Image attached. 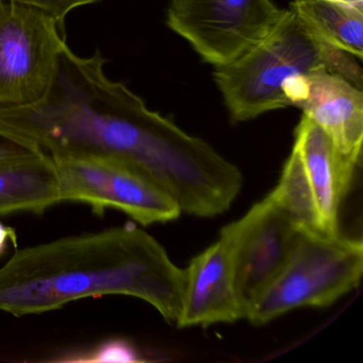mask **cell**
I'll return each mask as SVG.
<instances>
[{
  "label": "cell",
  "mask_w": 363,
  "mask_h": 363,
  "mask_svg": "<svg viewBox=\"0 0 363 363\" xmlns=\"http://www.w3.org/2000/svg\"><path fill=\"white\" fill-rule=\"evenodd\" d=\"M12 1L24 4V5L42 10L48 16L54 18L63 28L65 18L69 12L73 11L76 8L82 7V6L96 3L99 0H12Z\"/></svg>",
  "instance_id": "cell-16"
},
{
  "label": "cell",
  "mask_w": 363,
  "mask_h": 363,
  "mask_svg": "<svg viewBox=\"0 0 363 363\" xmlns=\"http://www.w3.org/2000/svg\"><path fill=\"white\" fill-rule=\"evenodd\" d=\"M82 362H141L137 348L126 340L113 339L103 342L90 352L82 354Z\"/></svg>",
  "instance_id": "cell-15"
},
{
  "label": "cell",
  "mask_w": 363,
  "mask_h": 363,
  "mask_svg": "<svg viewBox=\"0 0 363 363\" xmlns=\"http://www.w3.org/2000/svg\"><path fill=\"white\" fill-rule=\"evenodd\" d=\"M63 29L38 8L0 0V109L31 106L52 84Z\"/></svg>",
  "instance_id": "cell-5"
},
{
  "label": "cell",
  "mask_w": 363,
  "mask_h": 363,
  "mask_svg": "<svg viewBox=\"0 0 363 363\" xmlns=\"http://www.w3.org/2000/svg\"><path fill=\"white\" fill-rule=\"evenodd\" d=\"M16 233L9 227H6L5 225L0 223V256L5 252L6 247H7L8 242L16 241Z\"/></svg>",
  "instance_id": "cell-18"
},
{
  "label": "cell",
  "mask_w": 363,
  "mask_h": 363,
  "mask_svg": "<svg viewBox=\"0 0 363 363\" xmlns=\"http://www.w3.org/2000/svg\"><path fill=\"white\" fill-rule=\"evenodd\" d=\"M292 150L303 165L320 229L327 235H339L340 207L357 165L345 160L326 133L305 114L295 129Z\"/></svg>",
  "instance_id": "cell-11"
},
{
  "label": "cell",
  "mask_w": 363,
  "mask_h": 363,
  "mask_svg": "<svg viewBox=\"0 0 363 363\" xmlns=\"http://www.w3.org/2000/svg\"><path fill=\"white\" fill-rule=\"evenodd\" d=\"M184 269L135 225L61 238L18 250L0 267V311L45 313L105 295L137 297L177 323Z\"/></svg>",
  "instance_id": "cell-2"
},
{
  "label": "cell",
  "mask_w": 363,
  "mask_h": 363,
  "mask_svg": "<svg viewBox=\"0 0 363 363\" xmlns=\"http://www.w3.org/2000/svg\"><path fill=\"white\" fill-rule=\"evenodd\" d=\"M101 52L84 58L65 45L45 96L0 109V129L52 158L96 157L124 163L160 186L182 213L212 218L237 199L243 176L207 142L146 107L106 76Z\"/></svg>",
  "instance_id": "cell-1"
},
{
  "label": "cell",
  "mask_w": 363,
  "mask_h": 363,
  "mask_svg": "<svg viewBox=\"0 0 363 363\" xmlns=\"http://www.w3.org/2000/svg\"><path fill=\"white\" fill-rule=\"evenodd\" d=\"M58 174L60 203L90 206L96 213L120 210L142 225L177 220V203L137 169L96 157L52 158Z\"/></svg>",
  "instance_id": "cell-7"
},
{
  "label": "cell",
  "mask_w": 363,
  "mask_h": 363,
  "mask_svg": "<svg viewBox=\"0 0 363 363\" xmlns=\"http://www.w3.org/2000/svg\"><path fill=\"white\" fill-rule=\"evenodd\" d=\"M344 1H350V3L363 4V0H344Z\"/></svg>",
  "instance_id": "cell-19"
},
{
  "label": "cell",
  "mask_w": 363,
  "mask_h": 363,
  "mask_svg": "<svg viewBox=\"0 0 363 363\" xmlns=\"http://www.w3.org/2000/svg\"><path fill=\"white\" fill-rule=\"evenodd\" d=\"M320 69L335 72L362 90L356 57L320 40L289 9L262 41L230 65L216 67L213 76L231 118L245 122L289 107L293 84Z\"/></svg>",
  "instance_id": "cell-3"
},
{
  "label": "cell",
  "mask_w": 363,
  "mask_h": 363,
  "mask_svg": "<svg viewBox=\"0 0 363 363\" xmlns=\"http://www.w3.org/2000/svg\"><path fill=\"white\" fill-rule=\"evenodd\" d=\"M361 240L301 231L279 271L250 301L246 320L267 324L301 307H327L360 284Z\"/></svg>",
  "instance_id": "cell-4"
},
{
  "label": "cell",
  "mask_w": 363,
  "mask_h": 363,
  "mask_svg": "<svg viewBox=\"0 0 363 363\" xmlns=\"http://www.w3.org/2000/svg\"><path fill=\"white\" fill-rule=\"evenodd\" d=\"M60 203L58 174L45 152L0 161V216L16 212L42 213Z\"/></svg>",
  "instance_id": "cell-12"
},
{
  "label": "cell",
  "mask_w": 363,
  "mask_h": 363,
  "mask_svg": "<svg viewBox=\"0 0 363 363\" xmlns=\"http://www.w3.org/2000/svg\"><path fill=\"white\" fill-rule=\"evenodd\" d=\"M42 152L33 144L0 129V161L27 158Z\"/></svg>",
  "instance_id": "cell-17"
},
{
  "label": "cell",
  "mask_w": 363,
  "mask_h": 363,
  "mask_svg": "<svg viewBox=\"0 0 363 363\" xmlns=\"http://www.w3.org/2000/svg\"><path fill=\"white\" fill-rule=\"evenodd\" d=\"M184 273L178 327L208 326L245 318L246 306L235 284L230 245L223 235L194 257Z\"/></svg>",
  "instance_id": "cell-10"
},
{
  "label": "cell",
  "mask_w": 363,
  "mask_h": 363,
  "mask_svg": "<svg viewBox=\"0 0 363 363\" xmlns=\"http://www.w3.org/2000/svg\"><path fill=\"white\" fill-rule=\"evenodd\" d=\"M290 9L320 40L362 60L363 4L293 0Z\"/></svg>",
  "instance_id": "cell-13"
},
{
  "label": "cell",
  "mask_w": 363,
  "mask_h": 363,
  "mask_svg": "<svg viewBox=\"0 0 363 363\" xmlns=\"http://www.w3.org/2000/svg\"><path fill=\"white\" fill-rule=\"evenodd\" d=\"M289 106L303 110L328 135L348 162H360L363 142V93L335 72L320 69L297 80Z\"/></svg>",
  "instance_id": "cell-9"
},
{
  "label": "cell",
  "mask_w": 363,
  "mask_h": 363,
  "mask_svg": "<svg viewBox=\"0 0 363 363\" xmlns=\"http://www.w3.org/2000/svg\"><path fill=\"white\" fill-rule=\"evenodd\" d=\"M286 12L272 0H172L167 25L220 67L262 41Z\"/></svg>",
  "instance_id": "cell-6"
},
{
  "label": "cell",
  "mask_w": 363,
  "mask_h": 363,
  "mask_svg": "<svg viewBox=\"0 0 363 363\" xmlns=\"http://www.w3.org/2000/svg\"><path fill=\"white\" fill-rule=\"evenodd\" d=\"M301 233L274 191L220 230L230 245L235 284L246 309L279 271Z\"/></svg>",
  "instance_id": "cell-8"
},
{
  "label": "cell",
  "mask_w": 363,
  "mask_h": 363,
  "mask_svg": "<svg viewBox=\"0 0 363 363\" xmlns=\"http://www.w3.org/2000/svg\"><path fill=\"white\" fill-rule=\"evenodd\" d=\"M273 191L301 231L325 235L320 229L315 203L303 165L293 150Z\"/></svg>",
  "instance_id": "cell-14"
}]
</instances>
